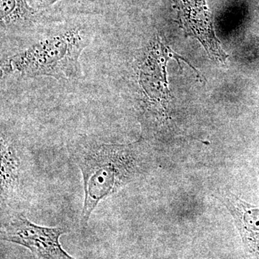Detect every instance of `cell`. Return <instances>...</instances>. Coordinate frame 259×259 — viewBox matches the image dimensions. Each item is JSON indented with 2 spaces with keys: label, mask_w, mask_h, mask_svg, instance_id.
I'll use <instances>...</instances> for the list:
<instances>
[{
  "label": "cell",
  "mask_w": 259,
  "mask_h": 259,
  "mask_svg": "<svg viewBox=\"0 0 259 259\" xmlns=\"http://www.w3.org/2000/svg\"><path fill=\"white\" fill-rule=\"evenodd\" d=\"M92 40L93 34L86 25H64L5 59L1 64L2 77L16 75L25 78L79 79L82 74L80 56Z\"/></svg>",
  "instance_id": "6da1fadb"
},
{
  "label": "cell",
  "mask_w": 259,
  "mask_h": 259,
  "mask_svg": "<svg viewBox=\"0 0 259 259\" xmlns=\"http://www.w3.org/2000/svg\"><path fill=\"white\" fill-rule=\"evenodd\" d=\"M74 159L82 175L83 226L102 200L131 182L137 170L134 145L90 143L75 150Z\"/></svg>",
  "instance_id": "7a4b0ae2"
},
{
  "label": "cell",
  "mask_w": 259,
  "mask_h": 259,
  "mask_svg": "<svg viewBox=\"0 0 259 259\" xmlns=\"http://www.w3.org/2000/svg\"><path fill=\"white\" fill-rule=\"evenodd\" d=\"M66 233L62 227L37 226L21 214H16L5 223L2 240L22 245L40 259H76L66 253L59 241Z\"/></svg>",
  "instance_id": "3957f363"
},
{
  "label": "cell",
  "mask_w": 259,
  "mask_h": 259,
  "mask_svg": "<svg viewBox=\"0 0 259 259\" xmlns=\"http://www.w3.org/2000/svg\"><path fill=\"white\" fill-rule=\"evenodd\" d=\"M225 203L235 218L245 246L250 253L259 256V209L228 193Z\"/></svg>",
  "instance_id": "277c9868"
},
{
  "label": "cell",
  "mask_w": 259,
  "mask_h": 259,
  "mask_svg": "<svg viewBox=\"0 0 259 259\" xmlns=\"http://www.w3.org/2000/svg\"><path fill=\"white\" fill-rule=\"evenodd\" d=\"M20 163L14 143L1 134V198L7 200L14 197L20 185Z\"/></svg>",
  "instance_id": "5b68a950"
},
{
  "label": "cell",
  "mask_w": 259,
  "mask_h": 259,
  "mask_svg": "<svg viewBox=\"0 0 259 259\" xmlns=\"http://www.w3.org/2000/svg\"><path fill=\"white\" fill-rule=\"evenodd\" d=\"M38 13L28 0H0L2 32L22 31L37 21Z\"/></svg>",
  "instance_id": "8992f818"
},
{
  "label": "cell",
  "mask_w": 259,
  "mask_h": 259,
  "mask_svg": "<svg viewBox=\"0 0 259 259\" xmlns=\"http://www.w3.org/2000/svg\"><path fill=\"white\" fill-rule=\"evenodd\" d=\"M35 1L36 3L37 8H44L51 6V5L60 1V0H35Z\"/></svg>",
  "instance_id": "52a82bcc"
}]
</instances>
